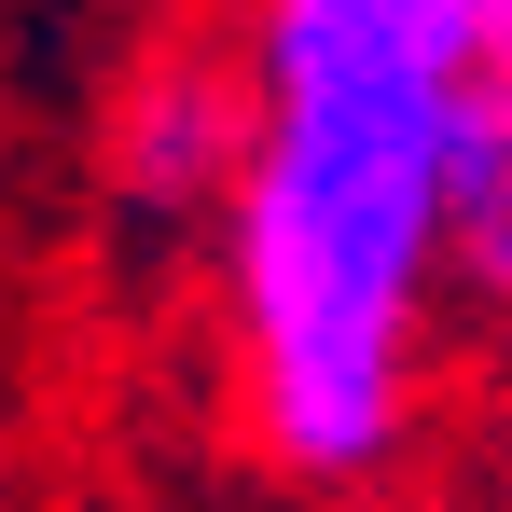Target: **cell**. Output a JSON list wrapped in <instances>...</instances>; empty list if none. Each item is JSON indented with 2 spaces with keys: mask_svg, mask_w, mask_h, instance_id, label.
I'll return each instance as SVG.
<instances>
[{
  "mask_svg": "<svg viewBox=\"0 0 512 512\" xmlns=\"http://www.w3.org/2000/svg\"><path fill=\"white\" fill-rule=\"evenodd\" d=\"M471 111V0H250V180L222 208V291L250 429L291 485H374L416 429Z\"/></svg>",
  "mask_w": 512,
  "mask_h": 512,
  "instance_id": "cell-1",
  "label": "cell"
},
{
  "mask_svg": "<svg viewBox=\"0 0 512 512\" xmlns=\"http://www.w3.org/2000/svg\"><path fill=\"white\" fill-rule=\"evenodd\" d=\"M250 180V56H208V42H167L125 111H111V194L153 208V222H222Z\"/></svg>",
  "mask_w": 512,
  "mask_h": 512,
  "instance_id": "cell-2",
  "label": "cell"
},
{
  "mask_svg": "<svg viewBox=\"0 0 512 512\" xmlns=\"http://www.w3.org/2000/svg\"><path fill=\"white\" fill-rule=\"evenodd\" d=\"M443 291L512 333V97L471 111V153H457V236H443Z\"/></svg>",
  "mask_w": 512,
  "mask_h": 512,
  "instance_id": "cell-3",
  "label": "cell"
},
{
  "mask_svg": "<svg viewBox=\"0 0 512 512\" xmlns=\"http://www.w3.org/2000/svg\"><path fill=\"white\" fill-rule=\"evenodd\" d=\"M471 42H485V97H512V0H471Z\"/></svg>",
  "mask_w": 512,
  "mask_h": 512,
  "instance_id": "cell-4",
  "label": "cell"
}]
</instances>
